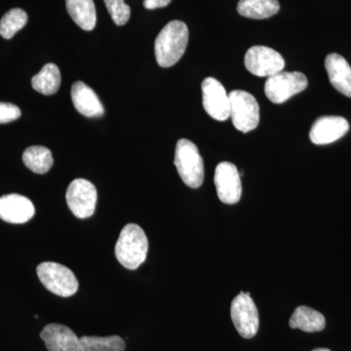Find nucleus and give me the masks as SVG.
Masks as SVG:
<instances>
[{
    "label": "nucleus",
    "mask_w": 351,
    "mask_h": 351,
    "mask_svg": "<svg viewBox=\"0 0 351 351\" xmlns=\"http://www.w3.org/2000/svg\"><path fill=\"white\" fill-rule=\"evenodd\" d=\"M230 97V117L233 126L240 132L248 133L257 128L260 122V107L253 95L242 90H234Z\"/></svg>",
    "instance_id": "39448f33"
},
{
    "label": "nucleus",
    "mask_w": 351,
    "mask_h": 351,
    "mask_svg": "<svg viewBox=\"0 0 351 351\" xmlns=\"http://www.w3.org/2000/svg\"><path fill=\"white\" fill-rule=\"evenodd\" d=\"M71 95L73 106L80 114L87 117H100L105 113L100 99L85 83H73Z\"/></svg>",
    "instance_id": "2eb2a0df"
},
{
    "label": "nucleus",
    "mask_w": 351,
    "mask_h": 351,
    "mask_svg": "<svg viewBox=\"0 0 351 351\" xmlns=\"http://www.w3.org/2000/svg\"><path fill=\"white\" fill-rule=\"evenodd\" d=\"M23 161L36 174H46L54 164L52 152L41 145L27 147L23 154Z\"/></svg>",
    "instance_id": "412c9836"
},
{
    "label": "nucleus",
    "mask_w": 351,
    "mask_h": 351,
    "mask_svg": "<svg viewBox=\"0 0 351 351\" xmlns=\"http://www.w3.org/2000/svg\"><path fill=\"white\" fill-rule=\"evenodd\" d=\"M80 339L83 351H124L125 341L119 336L88 337Z\"/></svg>",
    "instance_id": "4be33fe9"
},
{
    "label": "nucleus",
    "mask_w": 351,
    "mask_h": 351,
    "mask_svg": "<svg viewBox=\"0 0 351 351\" xmlns=\"http://www.w3.org/2000/svg\"><path fill=\"white\" fill-rule=\"evenodd\" d=\"M36 214V208L29 198L16 195L0 197V219L9 223H25Z\"/></svg>",
    "instance_id": "ddd939ff"
},
{
    "label": "nucleus",
    "mask_w": 351,
    "mask_h": 351,
    "mask_svg": "<svg viewBox=\"0 0 351 351\" xmlns=\"http://www.w3.org/2000/svg\"><path fill=\"white\" fill-rule=\"evenodd\" d=\"M61 73L55 64H46L32 80V85L38 93L50 96L56 94L61 86Z\"/></svg>",
    "instance_id": "aec40b11"
},
{
    "label": "nucleus",
    "mask_w": 351,
    "mask_h": 351,
    "mask_svg": "<svg viewBox=\"0 0 351 351\" xmlns=\"http://www.w3.org/2000/svg\"><path fill=\"white\" fill-rule=\"evenodd\" d=\"M230 314L233 325L242 338L252 339L257 335L260 317L250 293L241 292L234 298L230 307Z\"/></svg>",
    "instance_id": "0eeeda50"
},
{
    "label": "nucleus",
    "mask_w": 351,
    "mask_h": 351,
    "mask_svg": "<svg viewBox=\"0 0 351 351\" xmlns=\"http://www.w3.org/2000/svg\"><path fill=\"white\" fill-rule=\"evenodd\" d=\"M108 12L114 24L124 25L127 24L131 16V8L124 0H104Z\"/></svg>",
    "instance_id": "b1692460"
},
{
    "label": "nucleus",
    "mask_w": 351,
    "mask_h": 351,
    "mask_svg": "<svg viewBox=\"0 0 351 351\" xmlns=\"http://www.w3.org/2000/svg\"><path fill=\"white\" fill-rule=\"evenodd\" d=\"M350 130L348 120L341 117H322L314 122L309 138L315 145H327L343 137Z\"/></svg>",
    "instance_id": "f8f14e48"
},
{
    "label": "nucleus",
    "mask_w": 351,
    "mask_h": 351,
    "mask_svg": "<svg viewBox=\"0 0 351 351\" xmlns=\"http://www.w3.org/2000/svg\"><path fill=\"white\" fill-rule=\"evenodd\" d=\"M289 325L292 329H300L307 332H321L326 326V320L322 313L306 306L295 309Z\"/></svg>",
    "instance_id": "f3484780"
},
{
    "label": "nucleus",
    "mask_w": 351,
    "mask_h": 351,
    "mask_svg": "<svg viewBox=\"0 0 351 351\" xmlns=\"http://www.w3.org/2000/svg\"><path fill=\"white\" fill-rule=\"evenodd\" d=\"M36 270L40 282L53 294L68 298L77 292V278L69 267L61 263H43Z\"/></svg>",
    "instance_id": "20e7f679"
},
{
    "label": "nucleus",
    "mask_w": 351,
    "mask_h": 351,
    "mask_svg": "<svg viewBox=\"0 0 351 351\" xmlns=\"http://www.w3.org/2000/svg\"><path fill=\"white\" fill-rule=\"evenodd\" d=\"M149 240L141 226L128 223L122 228L115 245L117 261L127 269H137L147 258Z\"/></svg>",
    "instance_id": "f03ea898"
},
{
    "label": "nucleus",
    "mask_w": 351,
    "mask_h": 351,
    "mask_svg": "<svg viewBox=\"0 0 351 351\" xmlns=\"http://www.w3.org/2000/svg\"><path fill=\"white\" fill-rule=\"evenodd\" d=\"M313 351H331L328 350V348H316V350H313Z\"/></svg>",
    "instance_id": "bb28decb"
},
{
    "label": "nucleus",
    "mask_w": 351,
    "mask_h": 351,
    "mask_svg": "<svg viewBox=\"0 0 351 351\" xmlns=\"http://www.w3.org/2000/svg\"><path fill=\"white\" fill-rule=\"evenodd\" d=\"M171 1L172 0H144V6L149 10H154V9L163 8L169 5Z\"/></svg>",
    "instance_id": "a878e982"
},
{
    "label": "nucleus",
    "mask_w": 351,
    "mask_h": 351,
    "mask_svg": "<svg viewBox=\"0 0 351 351\" xmlns=\"http://www.w3.org/2000/svg\"><path fill=\"white\" fill-rule=\"evenodd\" d=\"M280 5L277 0H240L237 12L250 19L263 20L278 13Z\"/></svg>",
    "instance_id": "6ab92c4d"
},
{
    "label": "nucleus",
    "mask_w": 351,
    "mask_h": 351,
    "mask_svg": "<svg viewBox=\"0 0 351 351\" xmlns=\"http://www.w3.org/2000/svg\"><path fill=\"white\" fill-rule=\"evenodd\" d=\"M21 110L17 106L9 103H0V124L9 123L19 119Z\"/></svg>",
    "instance_id": "393cba45"
},
{
    "label": "nucleus",
    "mask_w": 351,
    "mask_h": 351,
    "mask_svg": "<svg viewBox=\"0 0 351 351\" xmlns=\"http://www.w3.org/2000/svg\"><path fill=\"white\" fill-rule=\"evenodd\" d=\"M66 203L71 213L78 219L93 216L98 193L91 182L85 179H75L69 184L66 191Z\"/></svg>",
    "instance_id": "6e6552de"
},
{
    "label": "nucleus",
    "mask_w": 351,
    "mask_h": 351,
    "mask_svg": "<svg viewBox=\"0 0 351 351\" xmlns=\"http://www.w3.org/2000/svg\"><path fill=\"white\" fill-rule=\"evenodd\" d=\"M189 43V29L181 21H172L161 29L154 43L157 63L170 68L180 61Z\"/></svg>",
    "instance_id": "f257e3e1"
},
{
    "label": "nucleus",
    "mask_w": 351,
    "mask_h": 351,
    "mask_svg": "<svg viewBox=\"0 0 351 351\" xmlns=\"http://www.w3.org/2000/svg\"><path fill=\"white\" fill-rule=\"evenodd\" d=\"M40 338L49 351H83L80 339L64 325H47L41 331Z\"/></svg>",
    "instance_id": "4468645a"
},
{
    "label": "nucleus",
    "mask_w": 351,
    "mask_h": 351,
    "mask_svg": "<svg viewBox=\"0 0 351 351\" xmlns=\"http://www.w3.org/2000/svg\"><path fill=\"white\" fill-rule=\"evenodd\" d=\"M203 107L212 119L225 121L230 119V97L225 87L214 77H207L202 85Z\"/></svg>",
    "instance_id": "9d476101"
},
{
    "label": "nucleus",
    "mask_w": 351,
    "mask_h": 351,
    "mask_svg": "<svg viewBox=\"0 0 351 351\" xmlns=\"http://www.w3.org/2000/svg\"><path fill=\"white\" fill-rule=\"evenodd\" d=\"M325 68L332 86L346 97L351 98V68L345 58L332 53L325 60Z\"/></svg>",
    "instance_id": "dca6fc26"
},
{
    "label": "nucleus",
    "mask_w": 351,
    "mask_h": 351,
    "mask_svg": "<svg viewBox=\"0 0 351 351\" xmlns=\"http://www.w3.org/2000/svg\"><path fill=\"white\" fill-rule=\"evenodd\" d=\"M247 71L258 77H269L282 71L285 61L277 51L267 46H253L244 58Z\"/></svg>",
    "instance_id": "1a4fd4ad"
},
{
    "label": "nucleus",
    "mask_w": 351,
    "mask_h": 351,
    "mask_svg": "<svg viewBox=\"0 0 351 351\" xmlns=\"http://www.w3.org/2000/svg\"><path fill=\"white\" fill-rule=\"evenodd\" d=\"M214 182L221 202L226 204L239 202L242 195L241 177L234 164L219 163L215 171Z\"/></svg>",
    "instance_id": "9b49d317"
},
{
    "label": "nucleus",
    "mask_w": 351,
    "mask_h": 351,
    "mask_svg": "<svg viewBox=\"0 0 351 351\" xmlns=\"http://www.w3.org/2000/svg\"><path fill=\"white\" fill-rule=\"evenodd\" d=\"M306 76L299 71H280L267 77L265 84V96L274 104H282L307 87Z\"/></svg>",
    "instance_id": "423d86ee"
},
{
    "label": "nucleus",
    "mask_w": 351,
    "mask_h": 351,
    "mask_svg": "<svg viewBox=\"0 0 351 351\" xmlns=\"http://www.w3.org/2000/svg\"><path fill=\"white\" fill-rule=\"evenodd\" d=\"M27 15L23 9L14 8L4 14L0 21V36L11 39L27 25Z\"/></svg>",
    "instance_id": "5701e85b"
},
{
    "label": "nucleus",
    "mask_w": 351,
    "mask_h": 351,
    "mask_svg": "<svg viewBox=\"0 0 351 351\" xmlns=\"http://www.w3.org/2000/svg\"><path fill=\"white\" fill-rule=\"evenodd\" d=\"M174 164L186 186L200 188L204 181V163L197 147L188 138H181L177 143Z\"/></svg>",
    "instance_id": "7ed1b4c3"
},
{
    "label": "nucleus",
    "mask_w": 351,
    "mask_h": 351,
    "mask_svg": "<svg viewBox=\"0 0 351 351\" xmlns=\"http://www.w3.org/2000/svg\"><path fill=\"white\" fill-rule=\"evenodd\" d=\"M66 10L71 19L84 31H93L97 13L93 0H66Z\"/></svg>",
    "instance_id": "a211bd4d"
}]
</instances>
